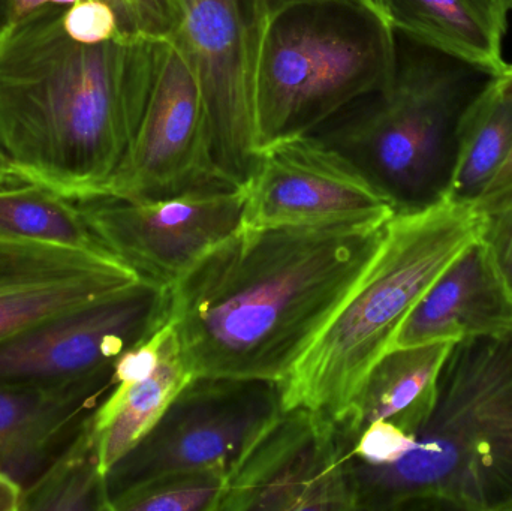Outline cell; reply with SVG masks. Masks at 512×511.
Listing matches in <instances>:
<instances>
[{
  "mask_svg": "<svg viewBox=\"0 0 512 511\" xmlns=\"http://www.w3.org/2000/svg\"><path fill=\"white\" fill-rule=\"evenodd\" d=\"M390 219L242 227L171 288L192 377L282 383L349 299Z\"/></svg>",
  "mask_w": 512,
  "mask_h": 511,
  "instance_id": "1",
  "label": "cell"
},
{
  "mask_svg": "<svg viewBox=\"0 0 512 511\" xmlns=\"http://www.w3.org/2000/svg\"><path fill=\"white\" fill-rule=\"evenodd\" d=\"M45 6L0 42V150L24 183L72 201L99 197L143 119L161 35L87 44Z\"/></svg>",
  "mask_w": 512,
  "mask_h": 511,
  "instance_id": "2",
  "label": "cell"
},
{
  "mask_svg": "<svg viewBox=\"0 0 512 511\" xmlns=\"http://www.w3.org/2000/svg\"><path fill=\"white\" fill-rule=\"evenodd\" d=\"M349 464L355 510L512 511V336L454 342L414 447Z\"/></svg>",
  "mask_w": 512,
  "mask_h": 511,
  "instance_id": "3",
  "label": "cell"
},
{
  "mask_svg": "<svg viewBox=\"0 0 512 511\" xmlns=\"http://www.w3.org/2000/svg\"><path fill=\"white\" fill-rule=\"evenodd\" d=\"M496 75L397 35V66L385 89L313 137L348 159L394 213L447 201L469 111Z\"/></svg>",
  "mask_w": 512,
  "mask_h": 511,
  "instance_id": "4",
  "label": "cell"
},
{
  "mask_svg": "<svg viewBox=\"0 0 512 511\" xmlns=\"http://www.w3.org/2000/svg\"><path fill=\"white\" fill-rule=\"evenodd\" d=\"M397 66V33L370 0H298L262 18L252 63L256 155L316 134Z\"/></svg>",
  "mask_w": 512,
  "mask_h": 511,
  "instance_id": "5",
  "label": "cell"
},
{
  "mask_svg": "<svg viewBox=\"0 0 512 511\" xmlns=\"http://www.w3.org/2000/svg\"><path fill=\"white\" fill-rule=\"evenodd\" d=\"M483 219L474 207L448 201L396 213L349 299L279 383L283 410L304 407L339 419L409 312L480 237Z\"/></svg>",
  "mask_w": 512,
  "mask_h": 511,
  "instance_id": "6",
  "label": "cell"
},
{
  "mask_svg": "<svg viewBox=\"0 0 512 511\" xmlns=\"http://www.w3.org/2000/svg\"><path fill=\"white\" fill-rule=\"evenodd\" d=\"M282 410L276 381L192 377L149 434L108 471L111 503L168 474L222 468L230 476Z\"/></svg>",
  "mask_w": 512,
  "mask_h": 511,
  "instance_id": "7",
  "label": "cell"
},
{
  "mask_svg": "<svg viewBox=\"0 0 512 511\" xmlns=\"http://www.w3.org/2000/svg\"><path fill=\"white\" fill-rule=\"evenodd\" d=\"M171 288L137 282L0 341V386H54L114 369L168 323Z\"/></svg>",
  "mask_w": 512,
  "mask_h": 511,
  "instance_id": "8",
  "label": "cell"
},
{
  "mask_svg": "<svg viewBox=\"0 0 512 511\" xmlns=\"http://www.w3.org/2000/svg\"><path fill=\"white\" fill-rule=\"evenodd\" d=\"M99 242L117 260L173 287L242 228L245 186L213 183L164 198L75 201Z\"/></svg>",
  "mask_w": 512,
  "mask_h": 511,
  "instance_id": "9",
  "label": "cell"
},
{
  "mask_svg": "<svg viewBox=\"0 0 512 511\" xmlns=\"http://www.w3.org/2000/svg\"><path fill=\"white\" fill-rule=\"evenodd\" d=\"M213 183L227 182L213 161L200 78L179 42L161 35L143 119L99 197L164 198Z\"/></svg>",
  "mask_w": 512,
  "mask_h": 511,
  "instance_id": "10",
  "label": "cell"
},
{
  "mask_svg": "<svg viewBox=\"0 0 512 511\" xmlns=\"http://www.w3.org/2000/svg\"><path fill=\"white\" fill-rule=\"evenodd\" d=\"M349 459L333 419L282 410L231 471L218 511L355 510Z\"/></svg>",
  "mask_w": 512,
  "mask_h": 511,
  "instance_id": "11",
  "label": "cell"
},
{
  "mask_svg": "<svg viewBox=\"0 0 512 511\" xmlns=\"http://www.w3.org/2000/svg\"><path fill=\"white\" fill-rule=\"evenodd\" d=\"M173 38L203 87L213 161L224 182L245 186L258 155L252 123V63L261 14L256 0H177Z\"/></svg>",
  "mask_w": 512,
  "mask_h": 511,
  "instance_id": "12",
  "label": "cell"
},
{
  "mask_svg": "<svg viewBox=\"0 0 512 511\" xmlns=\"http://www.w3.org/2000/svg\"><path fill=\"white\" fill-rule=\"evenodd\" d=\"M242 227L391 219L387 198L336 150L313 135L262 150L245 185Z\"/></svg>",
  "mask_w": 512,
  "mask_h": 511,
  "instance_id": "13",
  "label": "cell"
},
{
  "mask_svg": "<svg viewBox=\"0 0 512 511\" xmlns=\"http://www.w3.org/2000/svg\"><path fill=\"white\" fill-rule=\"evenodd\" d=\"M140 278L110 255L0 239V341Z\"/></svg>",
  "mask_w": 512,
  "mask_h": 511,
  "instance_id": "14",
  "label": "cell"
},
{
  "mask_svg": "<svg viewBox=\"0 0 512 511\" xmlns=\"http://www.w3.org/2000/svg\"><path fill=\"white\" fill-rule=\"evenodd\" d=\"M113 371L54 386H0V473L27 489L113 389Z\"/></svg>",
  "mask_w": 512,
  "mask_h": 511,
  "instance_id": "15",
  "label": "cell"
},
{
  "mask_svg": "<svg viewBox=\"0 0 512 511\" xmlns=\"http://www.w3.org/2000/svg\"><path fill=\"white\" fill-rule=\"evenodd\" d=\"M507 336H512V297L478 237L409 312L391 350Z\"/></svg>",
  "mask_w": 512,
  "mask_h": 511,
  "instance_id": "16",
  "label": "cell"
},
{
  "mask_svg": "<svg viewBox=\"0 0 512 511\" xmlns=\"http://www.w3.org/2000/svg\"><path fill=\"white\" fill-rule=\"evenodd\" d=\"M453 345L394 348L376 362L349 407L334 420L349 453L361 432L376 422L393 423L414 437L420 432L435 407L439 374Z\"/></svg>",
  "mask_w": 512,
  "mask_h": 511,
  "instance_id": "17",
  "label": "cell"
},
{
  "mask_svg": "<svg viewBox=\"0 0 512 511\" xmlns=\"http://www.w3.org/2000/svg\"><path fill=\"white\" fill-rule=\"evenodd\" d=\"M397 35L493 75L507 68L508 0H370Z\"/></svg>",
  "mask_w": 512,
  "mask_h": 511,
  "instance_id": "18",
  "label": "cell"
},
{
  "mask_svg": "<svg viewBox=\"0 0 512 511\" xmlns=\"http://www.w3.org/2000/svg\"><path fill=\"white\" fill-rule=\"evenodd\" d=\"M191 378L179 335L167 323L155 371L137 383L114 386L93 413L99 462L105 474L149 434Z\"/></svg>",
  "mask_w": 512,
  "mask_h": 511,
  "instance_id": "19",
  "label": "cell"
},
{
  "mask_svg": "<svg viewBox=\"0 0 512 511\" xmlns=\"http://www.w3.org/2000/svg\"><path fill=\"white\" fill-rule=\"evenodd\" d=\"M511 150L512 90L499 74L466 117L448 203L474 207Z\"/></svg>",
  "mask_w": 512,
  "mask_h": 511,
  "instance_id": "20",
  "label": "cell"
},
{
  "mask_svg": "<svg viewBox=\"0 0 512 511\" xmlns=\"http://www.w3.org/2000/svg\"><path fill=\"white\" fill-rule=\"evenodd\" d=\"M0 239L113 257L90 230L75 201L36 183L0 188Z\"/></svg>",
  "mask_w": 512,
  "mask_h": 511,
  "instance_id": "21",
  "label": "cell"
},
{
  "mask_svg": "<svg viewBox=\"0 0 512 511\" xmlns=\"http://www.w3.org/2000/svg\"><path fill=\"white\" fill-rule=\"evenodd\" d=\"M92 416L71 446L24 489L20 511H113Z\"/></svg>",
  "mask_w": 512,
  "mask_h": 511,
  "instance_id": "22",
  "label": "cell"
},
{
  "mask_svg": "<svg viewBox=\"0 0 512 511\" xmlns=\"http://www.w3.org/2000/svg\"><path fill=\"white\" fill-rule=\"evenodd\" d=\"M228 471L201 468L168 474L114 498L113 511H218Z\"/></svg>",
  "mask_w": 512,
  "mask_h": 511,
  "instance_id": "23",
  "label": "cell"
},
{
  "mask_svg": "<svg viewBox=\"0 0 512 511\" xmlns=\"http://www.w3.org/2000/svg\"><path fill=\"white\" fill-rule=\"evenodd\" d=\"M63 27L71 38L87 44L110 41L125 32L119 14L107 0H80L63 9Z\"/></svg>",
  "mask_w": 512,
  "mask_h": 511,
  "instance_id": "24",
  "label": "cell"
},
{
  "mask_svg": "<svg viewBox=\"0 0 512 511\" xmlns=\"http://www.w3.org/2000/svg\"><path fill=\"white\" fill-rule=\"evenodd\" d=\"M415 437L390 422H376L367 426L351 458L367 465H391L400 461L414 447Z\"/></svg>",
  "mask_w": 512,
  "mask_h": 511,
  "instance_id": "25",
  "label": "cell"
},
{
  "mask_svg": "<svg viewBox=\"0 0 512 511\" xmlns=\"http://www.w3.org/2000/svg\"><path fill=\"white\" fill-rule=\"evenodd\" d=\"M483 216L480 239L512 297V207Z\"/></svg>",
  "mask_w": 512,
  "mask_h": 511,
  "instance_id": "26",
  "label": "cell"
},
{
  "mask_svg": "<svg viewBox=\"0 0 512 511\" xmlns=\"http://www.w3.org/2000/svg\"><path fill=\"white\" fill-rule=\"evenodd\" d=\"M501 77L504 78L507 86L512 90V65H508ZM512 207V150L501 170L496 174L495 179L487 186L483 197L477 201L474 209L481 215L499 212V210L511 209Z\"/></svg>",
  "mask_w": 512,
  "mask_h": 511,
  "instance_id": "27",
  "label": "cell"
},
{
  "mask_svg": "<svg viewBox=\"0 0 512 511\" xmlns=\"http://www.w3.org/2000/svg\"><path fill=\"white\" fill-rule=\"evenodd\" d=\"M23 488L6 474L0 473V511H20Z\"/></svg>",
  "mask_w": 512,
  "mask_h": 511,
  "instance_id": "28",
  "label": "cell"
},
{
  "mask_svg": "<svg viewBox=\"0 0 512 511\" xmlns=\"http://www.w3.org/2000/svg\"><path fill=\"white\" fill-rule=\"evenodd\" d=\"M80 0H15V9H17V21L30 12L38 11L45 6H71Z\"/></svg>",
  "mask_w": 512,
  "mask_h": 511,
  "instance_id": "29",
  "label": "cell"
},
{
  "mask_svg": "<svg viewBox=\"0 0 512 511\" xmlns=\"http://www.w3.org/2000/svg\"><path fill=\"white\" fill-rule=\"evenodd\" d=\"M17 23L15 0H0V42L8 36Z\"/></svg>",
  "mask_w": 512,
  "mask_h": 511,
  "instance_id": "30",
  "label": "cell"
},
{
  "mask_svg": "<svg viewBox=\"0 0 512 511\" xmlns=\"http://www.w3.org/2000/svg\"><path fill=\"white\" fill-rule=\"evenodd\" d=\"M24 183L20 177L15 174L14 168L9 164L8 159L3 155L0 150V188H6V186L21 185Z\"/></svg>",
  "mask_w": 512,
  "mask_h": 511,
  "instance_id": "31",
  "label": "cell"
},
{
  "mask_svg": "<svg viewBox=\"0 0 512 511\" xmlns=\"http://www.w3.org/2000/svg\"><path fill=\"white\" fill-rule=\"evenodd\" d=\"M294 2H298V0H256V5H258L261 18H264L265 15L270 14V12L276 11V9Z\"/></svg>",
  "mask_w": 512,
  "mask_h": 511,
  "instance_id": "32",
  "label": "cell"
},
{
  "mask_svg": "<svg viewBox=\"0 0 512 511\" xmlns=\"http://www.w3.org/2000/svg\"><path fill=\"white\" fill-rule=\"evenodd\" d=\"M508 5H510V11L512 9V0H508Z\"/></svg>",
  "mask_w": 512,
  "mask_h": 511,
  "instance_id": "33",
  "label": "cell"
}]
</instances>
